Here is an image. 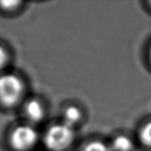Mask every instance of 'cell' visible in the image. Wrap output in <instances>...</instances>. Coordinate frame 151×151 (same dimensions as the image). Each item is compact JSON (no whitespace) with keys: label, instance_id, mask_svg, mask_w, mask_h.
<instances>
[{"label":"cell","instance_id":"cell-1","mask_svg":"<svg viewBox=\"0 0 151 151\" xmlns=\"http://www.w3.org/2000/svg\"><path fill=\"white\" fill-rule=\"evenodd\" d=\"M74 128L63 122L50 126L44 135V144L50 151H66L75 141Z\"/></svg>","mask_w":151,"mask_h":151},{"label":"cell","instance_id":"cell-2","mask_svg":"<svg viewBox=\"0 0 151 151\" xmlns=\"http://www.w3.org/2000/svg\"><path fill=\"white\" fill-rule=\"evenodd\" d=\"M24 93V84L20 76L13 73L0 75V103L13 107L20 102Z\"/></svg>","mask_w":151,"mask_h":151},{"label":"cell","instance_id":"cell-3","mask_svg":"<svg viewBox=\"0 0 151 151\" xmlns=\"http://www.w3.org/2000/svg\"><path fill=\"white\" fill-rule=\"evenodd\" d=\"M38 139L36 128L30 124H23L17 125L11 132L9 142L16 151H29L36 145Z\"/></svg>","mask_w":151,"mask_h":151},{"label":"cell","instance_id":"cell-4","mask_svg":"<svg viewBox=\"0 0 151 151\" xmlns=\"http://www.w3.org/2000/svg\"><path fill=\"white\" fill-rule=\"evenodd\" d=\"M24 114L31 124L42 122L46 116V108L43 103L37 99L28 100L24 105Z\"/></svg>","mask_w":151,"mask_h":151},{"label":"cell","instance_id":"cell-5","mask_svg":"<svg viewBox=\"0 0 151 151\" xmlns=\"http://www.w3.org/2000/svg\"><path fill=\"white\" fill-rule=\"evenodd\" d=\"M62 122L71 128H75L83 119L81 109L75 105L68 106L63 111Z\"/></svg>","mask_w":151,"mask_h":151},{"label":"cell","instance_id":"cell-6","mask_svg":"<svg viewBox=\"0 0 151 151\" xmlns=\"http://www.w3.org/2000/svg\"><path fill=\"white\" fill-rule=\"evenodd\" d=\"M111 151H133L135 145L130 137L125 134H119L112 139L109 145Z\"/></svg>","mask_w":151,"mask_h":151},{"label":"cell","instance_id":"cell-7","mask_svg":"<svg viewBox=\"0 0 151 151\" xmlns=\"http://www.w3.org/2000/svg\"><path fill=\"white\" fill-rule=\"evenodd\" d=\"M138 138L144 146L151 148V120L141 126L138 132Z\"/></svg>","mask_w":151,"mask_h":151},{"label":"cell","instance_id":"cell-8","mask_svg":"<svg viewBox=\"0 0 151 151\" xmlns=\"http://www.w3.org/2000/svg\"><path fill=\"white\" fill-rule=\"evenodd\" d=\"M82 151H111L110 145L101 141H91L84 146Z\"/></svg>","mask_w":151,"mask_h":151},{"label":"cell","instance_id":"cell-9","mask_svg":"<svg viewBox=\"0 0 151 151\" xmlns=\"http://www.w3.org/2000/svg\"><path fill=\"white\" fill-rule=\"evenodd\" d=\"M21 4L20 1H0V9L4 12H13L17 10Z\"/></svg>","mask_w":151,"mask_h":151},{"label":"cell","instance_id":"cell-10","mask_svg":"<svg viewBox=\"0 0 151 151\" xmlns=\"http://www.w3.org/2000/svg\"><path fill=\"white\" fill-rule=\"evenodd\" d=\"M9 61V55L7 50L4 46L0 45V71L7 65Z\"/></svg>","mask_w":151,"mask_h":151},{"label":"cell","instance_id":"cell-11","mask_svg":"<svg viewBox=\"0 0 151 151\" xmlns=\"http://www.w3.org/2000/svg\"><path fill=\"white\" fill-rule=\"evenodd\" d=\"M149 59H150V63H151V46L150 50H149Z\"/></svg>","mask_w":151,"mask_h":151},{"label":"cell","instance_id":"cell-12","mask_svg":"<svg viewBox=\"0 0 151 151\" xmlns=\"http://www.w3.org/2000/svg\"><path fill=\"white\" fill-rule=\"evenodd\" d=\"M147 4H148V7H150L151 9V1H149V2H147Z\"/></svg>","mask_w":151,"mask_h":151}]
</instances>
